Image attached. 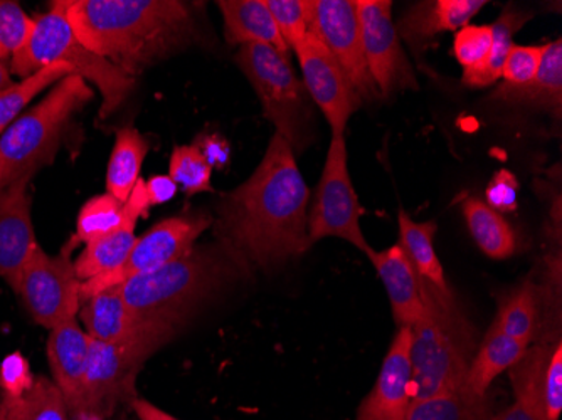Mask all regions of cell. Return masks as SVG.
<instances>
[{
	"label": "cell",
	"instance_id": "16",
	"mask_svg": "<svg viewBox=\"0 0 562 420\" xmlns=\"http://www.w3.org/2000/svg\"><path fill=\"white\" fill-rule=\"evenodd\" d=\"M413 328L400 327L356 420H404L413 400Z\"/></svg>",
	"mask_w": 562,
	"mask_h": 420
},
{
	"label": "cell",
	"instance_id": "26",
	"mask_svg": "<svg viewBox=\"0 0 562 420\" xmlns=\"http://www.w3.org/2000/svg\"><path fill=\"white\" fill-rule=\"evenodd\" d=\"M529 347L524 341L508 337L492 325L476 349L463 385L480 396L488 394V388L494 384L495 378L510 371Z\"/></svg>",
	"mask_w": 562,
	"mask_h": 420
},
{
	"label": "cell",
	"instance_id": "19",
	"mask_svg": "<svg viewBox=\"0 0 562 420\" xmlns=\"http://www.w3.org/2000/svg\"><path fill=\"white\" fill-rule=\"evenodd\" d=\"M147 211L145 182L140 179L132 191L131 197L125 202L123 223L103 238L85 245L83 252L76 259V276L81 283L112 273L116 268L122 266L137 241L135 227H137L138 219L147 216Z\"/></svg>",
	"mask_w": 562,
	"mask_h": 420
},
{
	"label": "cell",
	"instance_id": "45",
	"mask_svg": "<svg viewBox=\"0 0 562 420\" xmlns=\"http://www.w3.org/2000/svg\"><path fill=\"white\" fill-rule=\"evenodd\" d=\"M492 420H544L538 416V413L532 412V410L527 409V407L520 406L519 402H514L513 406H508L507 409L502 410V412L494 413Z\"/></svg>",
	"mask_w": 562,
	"mask_h": 420
},
{
	"label": "cell",
	"instance_id": "36",
	"mask_svg": "<svg viewBox=\"0 0 562 420\" xmlns=\"http://www.w3.org/2000/svg\"><path fill=\"white\" fill-rule=\"evenodd\" d=\"M267 5L290 49L312 33L315 0H267Z\"/></svg>",
	"mask_w": 562,
	"mask_h": 420
},
{
	"label": "cell",
	"instance_id": "22",
	"mask_svg": "<svg viewBox=\"0 0 562 420\" xmlns=\"http://www.w3.org/2000/svg\"><path fill=\"white\" fill-rule=\"evenodd\" d=\"M216 5L223 14L227 44L239 47L263 44L290 55V47L278 31L267 0H220Z\"/></svg>",
	"mask_w": 562,
	"mask_h": 420
},
{
	"label": "cell",
	"instance_id": "28",
	"mask_svg": "<svg viewBox=\"0 0 562 420\" xmlns=\"http://www.w3.org/2000/svg\"><path fill=\"white\" fill-rule=\"evenodd\" d=\"M462 211L473 241L483 254L492 259H507L516 254V230L501 213L476 197H467L462 202Z\"/></svg>",
	"mask_w": 562,
	"mask_h": 420
},
{
	"label": "cell",
	"instance_id": "21",
	"mask_svg": "<svg viewBox=\"0 0 562 420\" xmlns=\"http://www.w3.org/2000/svg\"><path fill=\"white\" fill-rule=\"evenodd\" d=\"M369 261L386 287L397 327H413L423 315V298L419 276L406 252L394 245L384 251H374Z\"/></svg>",
	"mask_w": 562,
	"mask_h": 420
},
{
	"label": "cell",
	"instance_id": "37",
	"mask_svg": "<svg viewBox=\"0 0 562 420\" xmlns=\"http://www.w3.org/2000/svg\"><path fill=\"white\" fill-rule=\"evenodd\" d=\"M34 19L19 2H0V59L11 61L33 33Z\"/></svg>",
	"mask_w": 562,
	"mask_h": 420
},
{
	"label": "cell",
	"instance_id": "29",
	"mask_svg": "<svg viewBox=\"0 0 562 420\" xmlns=\"http://www.w3.org/2000/svg\"><path fill=\"white\" fill-rule=\"evenodd\" d=\"M397 220H400V242L397 245L406 252L419 280L441 287V290L450 287L445 277L443 266L438 259L437 249H435L437 223H432V220L416 223L404 208H401Z\"/></svg>",
	"mask_w": 562,
	"mask_h": 420
},
{
	"label": "cell",
	"instance_id": "41",
	"mask_svg": "<svg viewBox=\"0 0 562 420\" xmlns=\"http://www.w3.org/2000/svg\"><path fill=\"white\" fill-rule=\"evenodd\" d=\"M517 192H519L517 177L508 170H498L485 191V204L501 214L513 213L517 208Z\"/></svg>",
	"mask_w": 562,
	"mask_h": 420
},
{
	"label": "cell",
	"instance_id": "7",
	"mask_svg": "<svg viewBox=\"0 0 562 420\" xmlns=\"http://www.w3.org/2000/svg\"><path fill=\"white\" fill-rule=\"evenodd\" d=\"M176 328L162 323H148L135 337L120 343L91 340L85 381L83 419L105 420L122 404L131 406L137 397V377L157 350L162 349L177 334Z\"/></svg>",
	"mask_w": 562,
	"mask_h": 420
},
{
	"label": "cell",
	"instance_id": "38",
	"mask_svg": "<svg viewBox=\"0 0 562 420\" xmlns=\"http://www.w3.org/2000/svg\"><path fill=\"white\" fill-rule=\"evenodd\" d=\"M492 27L491 25L469 24L454 33L453 55L462 65L463 71L482 65L491 55Z\"/></svg>",
	"mask_w": 562,
	"mask_h": 420
},
{
	"label": "cell",
	"instance_id": "35",
	"mask_svg": "<svg viewBox=\"0 0 562 420\" xmlns=\"http://www.w3.org/2000/svg\"><path fill=\"white\" fill-rule=\"evenodd\" d=\"M211 175H213V167L206 162L194 144L173 147L169 177L177 185H181L186 195L191 197L202 192H214Z\"/></svg>",
	"mask_w": 562,
	"mask_h": 420
},
{
	"label": "cell",
	"instance_id": "15",
	"mask_svg": "<svg viewBox=\"0 0 562 420\" xmlns=\"http://www.w3.org/2000/svg\"><path fill=\"white\" fill-rule=\"evenodd\" d=\"M514 396L544 420H559L562 413L561 340L536 341L508 371Z\"/></svg>",
	"mask_w": 562,
	"mask_h": 420
},
{
	"label": "cell",
	"instance_id": "5",
	"mask_svg": "<svg viewBox=\"0 0 562 420\" xmlns=\"http://www.w3.org/2000/svg\"><path fill=\"white\" fill-rule=\"evenodd\" d=\"M11 75L21 80L46 66L66 63L75 75L90 81L101 94L100 120L110 118L128 100L137 80L94 55L78 41L66 15V0H58L46 14L34 19L31 36L11 59Z\"/></svg>",
	"mask_w": 562,
	"mask_h": 420
},
{
	"label": "cell",
	"instance_id": "34",
	"mask_svg": "<svg viewBox=\"0 0 562 420\" xmlns=\"http://www.w3.org/2000/svg\"><path fill=\"white\" fill-rule=\"evenodd\" d=\"M123 207L125 204L110 194L90 198L78 214L76 232L71 241L65 246L66 251L71 252L76 245H88L115 230L123 223Z\"/></svg>",
	"mask_w": 562,
	"mask_h": 420
},
{
	"label": "cell",
	"instance_id": "9",
	"mask_svg": "<svg viewBox=\"0 0 562 420\" xmlns=\"http://www.w3.org/2000/svg\"><path fill=\"white\" fill-rule=\"evenodd\" d=\"M361 216L362 207L347 162L346 138L344 134L331 135L321 182L308 211L311 245L325 238L342 239L371 259L375 249L366 239Z\"/></svg>",
	"mask_w": 562,
	"mask_h": 420
},
{
	"label": "cell",
	"instance_id": "8",
	"mask_svg": "<svg viewBox=\"0 0 562 420\" xmlns=\"http://www.w3.org/2000/svg\"><path fill=\"white\" fill-rule=\"evenodd\" d=\"M235 59L260 98L274 134L289 141L293 154H302L311 138L312 98L296 76L290 55L263 44H249L239 47Z\"/></svg>",
	"mask_w": 562,
	"mask_h": 420
},
{
	"label": "cell",
	"instance_id": "46",
	"mask_svg": "<svg viewBox=\"0 0 562 420\" xmlns=\"http://www.w3.org/2000/svg\"><path fill=\"white\" fill-rule=\"evenodd\" d=\"M14 81H12L11 68H9L8 61L0 59V91L8 90Z\"/></svg>",
	"mask_w": 562,
	"mask_h": 420
},
{
	"label": "cell",
	"instance_id": "20",
	"mask_svg": "<svg viewBox=\"0 0 562 420\" xmlns=\"http://www.w3.org/2000/svg\"><path fill=\"white\" fill-rule=\"evenodd\" d=\"M483 0H428L407 9L396 31L416 56H422L438 34L462 30L482 11Z\"/></svg>",
	"mask_w": 562,
	"mask_h": 420
},
{
	"label": "cell",
	"instance_id": "40",
	"mask_svg": "<svg viewBox=\"0 0 562 420\" xmlns=\"http://www.w3.org/2000/svg\"><path fill=\"white\" fill-rule=\"evenodd\" d=\"M33 371L30 360L21 352L11 353L0 363V396L15 397L24 396L34 385Z\"/></svg>",
	"mask_w": 562,
	"mask_h": 420
},
{
	"label": "cell",
	"instance_id": "44",
	"mask_svg": "<svg viewBox=\"0 0 562 420\" xmlns=\"http://www.w3.org/2000/svg\"><path fill=\"white\" fill-rule=\"evenodd\" d=\"M131 407L138 420H181L164 412L162 409L148 402V400L140 399V397H135L131 402Z\"/></svg>",
	"mask_w": 562,
	"mask_h": 420
},
{
	"label": "cell",
	"instance_id": "25",
	"mask_svg": "<svg viewBox=\"0 0 562 420\" xmlns=\"http://www.w3.org/2000/svg\"><path fill=\"white\" fill-rule=\"evenodd\" d=\"M495 98L513 103L532 104L555 116L562 112V41L546 44L538 75L526 87H501Z\"/></svg>",
	"mask_w": 562,
	"mask_h": 420
},
{
	"label": "cell",
	"instance_id": "24",
	"mask_svg": "<svg viewBox=\"0 0 562 420\" xmlns=\"http://www.w3.org/2000/svg\"><path fill=\"white\" fill-rule=\"evenodd\" d=\"M78 318L83 323V330L87 331L88 337L103 343H120L128 340L150 323V321L140 323L132 315L119 286L110 287L105 292L85 299Z\"/></svg>",
	"mask_w": 562,
	"mask_h": 420
},
{
	"label": "cell",
	"instance_id": "6",
	"mask_svg": "<svg viewBox=\"0 0 562 420\" xmlns=\"http://www.w3.org/2000/svg\"><path fill=\"white\" fill-rule=\"evenodd\" d=\"M94 91L78 75L66 76L30 112L0 135V188L53 160L72 116L93 100Z\"/></svg>",
	"mask_w": 562,
	"mask_h": 420
},
{
	"label": "cell",
	"instance_id": "30",
	"mask_svg": "<svg viewBox=\"0 0 562 420\" xmlns=\"http://www.w3.org/2000/svg\"><path fill=\"white\" fill-rule=\"evenodd\" d=\"M148 144L138 129L126 126L116 132L115 147L106 169V191L125 204L140 180Z\"/></svg>",
	"mask_w": 562,
	"mask_h": 420
},
{
	"label": "cell",
	"instance_id": "3",
	"mask_svg": "<svg viewBox=\"0 0 562 420\" xmlns=\"http://www.w3.org/2000/svg\"><path fill=\"white\" fill-rule=\"evenodd\" d=\"M252 271L223 242L194 246L188 254L150 274L120 284L123 299L140 323L181 330L206 303Z\"/></svg>",
	"mask_w": 562,
	"mask_h": 420
},
{
	"label": "cell",
	"instance_id": "42",
	"mask_svg": "<svg viewBox=\"0 0 562 420\" xmlns=\"http://www.w3.org/2000/svg\"><path fill=\"white\" fill-rule=\"evenodd\" d=\"M194 145L213 170L226 169L227 163L232 162V145L220 134L199 135Z\"/></svg>",
	"mask_w": 562,
	"mask_h": 420
},
{
	"label": "cell",
	"instance_id": "33",
	"mask_svg": "<svg viewBox=\"0 0 562 420\" xmlns=\"http://www.w3.org/2000/svg\"><path fill=\"white\" fill-rule=\"evenodd\" d=\"M75 75V69L66 63L46 66L34 75L27 76L8 90L0 91V135L22 115L25 106L53 84L65 80L66 76Z\"/></svg>",
	"mask_w": 562,
	"mask_h": 420
},
{
	"label": "cell",
	"instance_id": "39",
	"mask_svg": "<svg viewBox=\"0 0 562 420\" xmlns=\"http://www.w3.org/2000/svg\"><path fill=\"white\" fill-rule=\"evenodd\" d=\"M542 55H544V46H516L514 44L508 50L504 71H502L505 87L519 88L529 84L538 75Z\"/></svg>",
	"mask_w": 562,
	"mask_h": 420
},
{
	"label": "cell",
	"instance_id": "4",
	"mask_svg": "<svg viewBox=\"0 0 562 420\" xmlns=\"http://www.w3.org/2000/svg\"><path fill=\"white\" fill-rule=\"evenodd\" d=\"M423 315L413 325V400L465 384L476 349V331L450 287L419 280Z\"/></svg>",
	"mask_w": 562,
	"mask_h": 420
},
{
	"label": "cell",
	"instance_id": "27",
	"mask_svg": "<svg viewBox=\"0 0 562 420\" xmlns=\"http://www.w3.org/2000/svg\"><path fill=\"white\" fill-rule=\"evenodd\" d=\"M491 397L475 394L465 385L409 404L404 420H492Z\"/></svg>",
	"mask_w": 562,
	"mask_h": 420
},
{
	"label": "cell",
	"instance_id": "18",
	"mask_svg": "<svg viewBox=\"0 0 562 420\" xmlns=\"http://www.w3.org/2000/svg\"><path fill=\"white\" fill-rule=\"evenodd\" d=\"M91 338L76 320L66 321L47 338V360H49L53 382L58 385L68 404L71 417H85V381L90 360Z\"/></svg>",
	"mask_w": 562,
	"mask_h": 420
},
{
	"label": "cell",
	"instance_id": "13",
	"mask_svg": "<svg viewBox=\"0 0 562 420\" xmlns=\"http://www.w3.org/2000/svg\"><path fill=\"white\" fill-rule=\"evenodd\" d=\"M312 33L339 63L362 103L381 100L366 59L356 0H315Z\"/></svg>",
	"mask_w": 562,
	"mask_h": 420
},
{
	"label": "cell",
	"instance_id": "43",
	"mask_svg": "<svg viewBox=\"0 0 562 420\" xmlns=\"http://www.w3.org/2000/svg\"><path fill=\"white\" fill-rule=\"evenodd\" d=\"M148 207L166 204L177 195V183L169 175H156L145 182Z\"/></svg>",
	"mask_w": 562,
	"mask_h": 420
},
{
	"label": "cell",
	"instance_id": "2",
	"mask_svg": "<svg viewBox=\"0 0 562 420\" xmlns=\"http://www.w3.org/2000/svg\"><path fill=\"white\" fill-rule=\"evenodd\" d=\"M66 15L87 49L131 78L201 41L181 0H66Z\"/></svg>",
	"mask_w": 562,
	"mask_h": 420
},
{
	"label": "cell",
	"instance_id": "11",
	"mask_svg": "<svg viewBox=\"0 0 562 420\" xmlns=\"http://www.w3.org/2000/svg\"><path fill=\"white\" fill-rule=\"evenodd\" d=\"M33 320L47 330L76 320L81 308V281L76 276L71 252L49 256L40 248L22 270L14 290Z\"/></svg>",
	"mask_w": 562,
	"mask_h": 420
},
{
	"label": "cell",
	"instance_id": "23",
	"mask_svg": "<svg viewBox=\"0 0 562 420\" xmlns=\"http://www.w3.org/2000/svg\"><path fill=\"white\" fill-rule=\"evenodd\" d=\"M544 290L529 277L501 296L494 327L508 337L532 345L544 328Z\"/></svg>",
	"mask_w": 562,
	"mask_h": 420
},
{
	"label": "cell",
	"instance_id": "31",
	"mask_svg": "<svg viewBox=\"0 0 562 420\" xmlns=\"http://www.w3.org/2000/svg\"><path fill=\"white\" fill-rule=\"evenodd\" d=\"M527 21H529V14L513 8V4L502 11L501 18L491 24V55L482 65L463 71L462 83L467 88H487L501 80L508 50L514 46V37L522 30Z\"/></svg>",
	"mask_w": 562,
	"mask_h": 420
},
{
	"label": "cell",
	"instance_id": "12",
	"mask_svg": "<svg viewBox=\"0 0 562 420\" xmlns=\"http://www.w3.org/2000/svg\"><path fill=\"white\" fill-rule=\"evenodd\" d=\"M369 71L381 98L418 90V78L407 59L393 21L390 0H356Z\"/></svg>",
	"mask_w": 562,
	"mask_h": 420
},
{
	"label": "cell",
	"instance_id": "47",
	"mask_svg": "<svg viewBox=\"0 0 562 420\" xmlns=\"http://www.w3.org/2000/svg\"><path fill=\"white\" fill-rule=\"evenodd\" d=\"M0 420H5L4 413H2V410H0Z\"/></svg>",
	"mask_w": 562,
	"mask_h": 420
},
{
	"label": "cell",
	"instance_id": "1",
	"mask_svg": "<svg viewBox=\"0 0 562 420\" xmlns=\"http://www.w3.org/2000/svg\"><path fill=\"white\" fill-rule=\"evenodd\" d=\"M308 202L311 191L292 147L273 134L252 175L217 201L216 239L232 248L249 270L270 273L312 248Z\"/></svg>",
	"mask_w": 562,
	"mask_h": 420
},
{
	"label": "cell",
	"instance_id": "32",
	"mask_svg": "<svg viewBox=\"0 0 562 420\" xmlns=\"http://www.w3.org/2000/svg\"><path fill=\"white\" fill-rule=\"evenodd\" d=\"M0 410L5 420H71L68 404L55 382L36 377L24 396H0Z\"/></svg>",
	"mask_w": 562,
	"mask_h": 420
},
{
	"label": "cell",
	"instance_id": "10",
	"mask_svg": "<svg viewBox=\"0 0 562 420\" xmlns=\"http://www.w3.org/2000/svg\"><path fill=\"white\" fill-rule=\"evenodd\" d=\"M213 220L210 213H191L169 217L156 224L142 238H137L122 266L112 273L81 283V303L97 293L120 286L132 277L154 273L188 254L202 232H206L213 226Z\"/></svg>",
	"mask_w": 562,
	"mask_h": 420
},
{
	"label": "cell",
	"instance_id": "14",
	"mask_svg": "<svg viewBox=\"0 0 562 420\" xmlns=\"http://www.w3.org/2000/svg\"><path fill=\"white\" fill-rule=\"evenodd\" d=\"M293 50L302 69L303 84L327 118L331 135L344 134L353 113L362 106L361 98L330 50L314 33Z\"/></svg>",
	"mask_w": 562,
	"mask_h": 420
},
{
	"label": "cell",
	"instance_id": "17",
	"mask_svg": "<svg viewBox=\"0 0 562 420\" xmlns=\"http://www.w3.org/2000/svg\"><path fill=\"white\" fill-rule=\"evenodd\" d=\"M24 175L0 188V277L15 290L22 270L40 248L31 217L30 182Z\"/></svg>",
	"mask_w": 562,
	"mask_h": 420
}]
</instances>
